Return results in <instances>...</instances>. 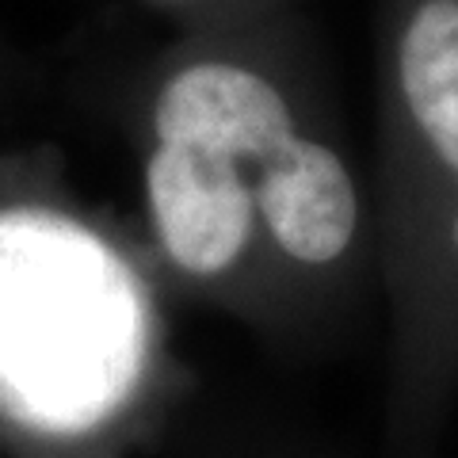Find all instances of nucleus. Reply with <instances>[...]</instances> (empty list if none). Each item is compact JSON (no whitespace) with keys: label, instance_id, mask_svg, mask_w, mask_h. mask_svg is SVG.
<instances>
[{"label":"nucleus","instance_id":"2","mask_svg":"<svg viewBox=\"0 0 458 458\" xmlns=\"http://www.w3.org/2000/svg\"><path fill=\"white\" fill-rule=\"evenodd\" d=\"M146 203L157 245L191 279L233 271L256 233V195L241 165L183 146H157L146 161Z\"/></svg>","mask_w":458,"mask_h":458},{"label":"nucleus","instance_id":"3","mask_svg":"<svg viewBox=\"0 0 458 458\" xmlns=\"http://www.w3.org/2000/svg\"><path fill=\"white\" fill-rule=\"evenodd\" d=\"M157 146H183L222 161H271L294 138L291 107L264 77L203 62L172 77L153 107Z\"/></svg>","mask_w":458,"mask_h":458},{"label":"nucleus","instance_id":"5","mask_svg":"<svg viewBox=\"0 0 458 458\" xmlns=\"http://www.w3.org/2000/svg\"><path fill=\"white\" fill-rule=\"evenodd\" d=\"M401 92L428 146L458 172V0H424L401 38Z\"/></svg>","mask_w":458,"mask_h":458},{"label":"nucleus","instance_id":"4","mask_svg":"<svg viewBox=\"0 0 458 458\" xmlns=\"http://www.w3.org/2000/svg\"><path fill=\"white\" fill-rule=\"evenodd\" d=\"M252 195L271 241L291 260L325 267L352 249L360 229V195L344 161L321 141L291 138L260 165Z\"/></svg>","mask_w":458,"mask_h":458},{"label":"nucleus","instance_id":"1","mask_svg":"<svg viewBox=\"0 0 458 458\" xmlns=\"http://www.w3.org/2000/svg\"><path fill=\"white\" fill-rule=\"evenodd\" d=\"M153 313L138 271L92 225L0 207V432L31 458H92L149 382Z\"/></svg>","mask_w":458,"mask_h":458},{"label":"nucleus","instance_id":"6","mask_svg":"<svg viewBox=\"0 0 458 458\" xmlns=\"http://www.w3.org/2000/svg\"><path fill=\"white\" fill-rule=\"evenodd\" d=\"M451 237H454V249H458V210H454V225H451Z\"/></svg>","mask_w":458,"mask_h":458}]
</instances>
